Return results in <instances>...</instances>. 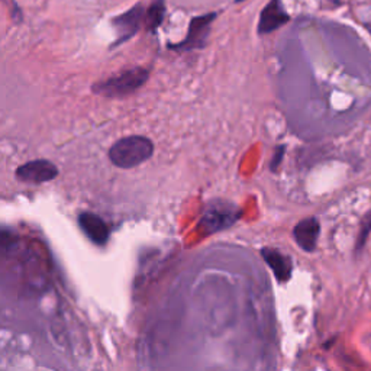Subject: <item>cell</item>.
<instances>
[{
  "label": "cell",
  "mask_w": 371,
  "mask_h": 371,
  "mask_svg": "<svg viewBox=\"0 0 371 371\" xmlns=\"http://www.w3.org/2000/svg\"><path fill=\"white\" fill-rule=\"evenodd\" d=\"M154 145L145 136L132 135L115 142L109 151V157L120 169H132L151 158Z\"/></svg>",
  "instance_id": "cell-1"
},
{
  "label": "cell",
  "mask_w": 371,
  "mask_h": 371,
  "mask_svg": "<svg viewBox=\"0 0 371 371\" xmlns=\"http://www.w3.org/2000/svg\"><path fill=\"white\" fill-rule=\"evenodd\" d=\"M149 77V72L145 68L136 67L132 70L123 72L118 76H114L100 83L94 85L92 89L96 94L105 96V98H125L128 94L138 90L145 85V81Z\"/></svg>",
  "instance_id": "cell-2"
},
{
  "label": "cell",
  "mask_w": 371,
  "mask_h": 371,
  "mask_svg": "<svg viewBox=\"0 0 371 371\" xmlns=\"http://www.w3.org/2000/svg\"><path fill=\"white\" fill-rule=\"evenodd\" d=\"M240 213L241 212L237 206L229 202H211L206 206L199 226L206 233H215L235 224L237 219L240 218Z\"/></svg>",
  "instance_id": "cell-3"
},
{
  "label": "cell",
  "mask_w": 371,
  "mask_h": 371,
  "mask_svg": "<svg viewBox=\"0 0 371 371\" xmlns=\"http://www.w3.org/2000/svg\"><path fill=\"white\" fill-rule=\"evenodd\" d=\"M59 174L57 167L51 161L47 160H35L21 166L17 170V177L23 183L39 184L51 182Z\"/></svg>",
  "instance_id": "cell-4"
},
{
  "label": "cell",
  "mask_w": 371,
  "mask_h": 371,
  "mask_svg": "<svg viewBox=\"0 0 371 371\" xmlns=\"http://www.w3.org/2000/svg\"><path fill=\"white\" fill-rule=\"evenodd\" d=\"M145 21V12L141 5H136L129 12L123 13L120 17H116L114 19V25L118 32V43L122 44L132 38L136 32L140 31L141 22Z\"/></svg>",
  "instance_id": "cell-5"
},
{
  "label": "cell",
  "mask_w": 371,
  "mask_h": 371,
  "mask_svg": "<svg viewBox=\"0 0 371 371\" xmlns=\"http://www.w3.org/2000/svg\"><path fill=\"white\" fill-rule=\"evenodd\" d=\"M215 13H211V15H204L195 18L190 23L189 34L186 39L180 45H176V48H183V50H195V48H202L206 44V39H208L209 31H211V25L215 21Z\"/></svg>",
  "instance_id": "cell-6"
},
{
  "label": "cell",
  "mask_w": 371,
  "mask_h": 371,
  "mask_svg": "<svg viewBox=\"0 0 371 371\" xmlns=\"http://www.w3.org/2000/svg\"><path fill=\"white\" fill-rule=\"evenodd\" d=\"M321 233V225L316 218H308L300 221L293 231L295 240L301 250L312 253L318 244V238Z\"/></svg>",
  "instance_id": "cell-7"
},
{
  "label": "cell",
  "mask_w": 371,
  "mask_h": 371,
  "mask_svg": "<svg viewBox=\"0 0 371 371\" xmlns=\"http://www.w3.org/2000/svg\"><path fill=\"white\" fill-rule=\"evenodd\" d=\"M78 224L83 232L96 245H105L109 240V228L98 215L83 212L78 216Z\"/></svg>",
  "instance_id": "cell-8"
},
{
  "label": "cell",
  "mask_w": 371,
  "mask_h": 371,
  "mask_svg": "<svg viewBox=\"0 0 371 371\" xmlns=\"http://www.w3.org/2000/svg\"><path fill=\"white\" fill-rule=\"evenodd\" d=\"M288 15L284 12L280 0H273L270 5L261 13L259 23H258V32L259 34H270L273 31L279 30L280 26L288 22Z\"/></svg>",
  "instance_id": "cell-9"
},
{
  "label": "cell",
  "mask_w": 371,
  "mask_h": 371,
  "mask_svg": "<svg viewBox=\"0 0 371 371\" xmlns=\"http://www.w3.org/2000/svg\"><path fill=\"white\" fill-rule=\"evenodd\" d=\"M263 257L273 270L274 276L279 282H287L292 276V259L283 255L280 251L273 248H264Z\"/></svg>",
  "instance_id": "cell-10"
},
{
  "label": "cell",
  "mask_w": 371,
  "mask_h": 371,
  "mask_svg": "<svg viewBox=\"0 0 371 371\" xmlns=\"http://www.w3.org/2000/svg\"><path fill=\"white\" fill-rule=\"evenodd\" d=\"M164 15H166V6H164V0H156V2L151 5L148 12L145 13V26L147 30L154 31L156 28L161 25Z\"/></svg>",
  "instance_id": "cell-11"
},
{
  "label": "cell",
  "mask_w": 371,
  "mask_h": 371,
  "mask_svg": "<svg viewBox=\"0 0 371 371\" xmlns=\"http://www.w3.org/2000/svg\"><path fill=\"white\" fill-rule=\"evenodd\" d=\"M370 232H371V211L364 216L363 222H361L359 238H357V244H355V251L357 253H361V250L364 248V245H365V242L368 240Z\"/></svg>",
  "instance_id": "cell-12"
},
{
  "label": "cell",
  "mask_w": 371,
  "mask_h": 371,
  "mask_svg": "<svg viewBox=\"0 0 371 371\" xmlns=\"http://www.w3.org/2000/svg\"><path fill=\"white\" fill-rule=\"evenodd\" d=\"M283 154H284V147L282 145V147H279V148L276 149V154H274V158H273V161H271V170H273V171H276V170L279 169L280 162H282V160H283Z\"/></svg>",
  "instance_id": "cell-13"
},
{
  "label": "cell",
  "mask_w": 371,
  "mask_h": 371,
  "mask_svg": "<svg viewBox=\"0 0 371 371\" xmlns=\"http://www.w3.org/2000/svg\"><path fill=\"white\" fill-rule=\"evenodd\" d=\"M368 26V31H370V34H371V25H367Z\"/></svg>",
  "instance_id": "cell-14"
},
{
  "label": "cell",
  "mask_w": 371,
  "mask_h": 371,
  "mask_svg": "<svg viewBox=\"0 0 371 371\" xmlns=\"http://www.w3.org/2000/svg\"><path fill=\"white\" fill-rule=\"evenodd\" d=\"M237 2H241V0H237Z\"/></svg>",
  "instance_id": "cell-15"
}]
</instances>
